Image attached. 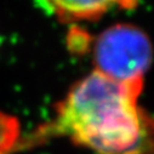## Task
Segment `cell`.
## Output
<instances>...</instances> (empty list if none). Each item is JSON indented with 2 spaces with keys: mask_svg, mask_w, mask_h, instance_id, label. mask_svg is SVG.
Instances as JSON below:
<instances>
[{
  "mask_svg": "<svg viewBox=\"0 0 154 154\" xmlns=\"http://www.w3.org/2000/svg\"><path fill=\"white\" fill-rule=\"evenodd\" d=\"M142 88L94 70L73 86L36 137L64 136L95 154H154V118L137 106Z\"/></svg>",
  "mask_w": 154,
  "mask_h": 154,
  "instance_id": "obj_1",
  "label": "cell"
},
{
  "mask_svg": "<svg viewBox=\"0 0 154 154\" xmlns=\"http://www.w3.org/2000/svg\"><path fill=\"white\" fill-rule=\"evenodd\" d=\"M152 57L148 36L131 24H117L106 29L94 48L95 70L128 85H143Z\"/></svg>",
  "mask_w": 154,
  "mask_h": 154,
  "instance_id": "obj_2",
  "label": "cell"
},
{
  "mask_svg": "<svg viewBox=\"0 0 154 154\" xmlns=\"http://www.w3.org/2000/svg\"><path fill=\"white\" fill-rule=\"evenodd\" d=\"M55 11L64 17L73 20L95 18L115 5L131 3L132 0H48Z\"/></svg>",
  "mask_w": 154,
  "mask_h": 154,
  "instance_id": "obj_3",
  "label": "cell"
},
{
  "mask_svg": "<svg viewBox=\"0 0 154 154\" xmlns=\"http://www.w3.org/2000/svg\"><path fill=\"white\" fill-rule=\"evenodd\" d=\"M21 138V126L17 118L0 110V154H10Z\"/></svg>",
  "mask_w": 154,
  "mask_h": 154,
  "instance_id": "obj_4",
  "label": "cell"
}]
</instances>
